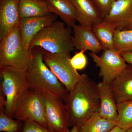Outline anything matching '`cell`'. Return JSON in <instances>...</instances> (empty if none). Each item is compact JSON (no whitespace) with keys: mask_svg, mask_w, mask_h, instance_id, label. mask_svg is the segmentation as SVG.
<instances>
[{"mask_svg":"<svg viewBox=\"0 0 132 132\" xmlns=\"http://www.w3.org/2000/svg\"><path fill=\"white\" fill-rule=\"evenodd\" d=\"M63 100L69 127H76L79 130L92 116L98 112L100 99L98 84L86 74Z\"/></svg>","mask_w":132,"mask_h":132,"instance_id":"6da1fadb","label":"cell"},{"mask_svg":"<svg viewBox=\"0 0 132 132\" xmlns=\"http://www.w3.org/2000/svg\"><path fill=\"white\" fill-rule=\"evenodd\" d=\"M31 51L32 60L27 70L29 88L63 100L68 92L43 61L44 50L36 47Z\"/></svg>","mask_w":132,"mask_h":132,"instance_id":"7a4b0ae2","label":"cell"},{"mask_svg":"<svg viewBox=\"0 0 132 132\" xmlns=\"http://www.w3.org/2000/svg\"><path fill=\"white\" fill-rule=\"evenodd\" d=\"M71 28L63 22L56 21L35 36L29 46V50L38 47L50 53H70L74 49Z\"/></svg>","mask_w":132,"mask_h":132,"instance_id":"3957f363","label":"cell"},{"mask_svg":"<svg viewBox=\"0 0 132 132\" xmlns=\"http://www.w3.org/2000/svg\"><path fill=\"white\" fill-rule=\"evenodd\" d=\"M0 76V100L3 102L5 113L13 118L17 101L29 88L27 70L12 67H1Z\"/></svg>","mask_w":132,"mask_h":132,"instance_id":"277c9868","label":"cell"},{"mask_svg":"<svg viewBox=\"0 0 132 132\" xmlns=\"http://www.w3.org/2000/svg\"><path fill=\"white\" fill-rule=\"evenodd\" d=\"M0 67H12L27 70L32 60V51L22 42L17 24L0 40Z\"/></svg>","mask_w":132,"mask_h":132,"instance_id":"5b68a950","label":"cell"},{"mask_svg":"<svg viewBox=\"0 0 132 132\" xmlns=\"http://www.w3.org/2000/svg\"><path fill=\"white\" fill-rule=\"evenodd\" d=\"M13 118L24 122L35 121L47 128L45 103L40 93L29 88L26 90L16 102Z\"/></svg>","mask_w":132,"mask_h":132,"instance_id":"8992f818","label":"cell"},{"mask_svg":"<svg viewBox=\"0 0 132 132\" xmlns=\"http://www.w3.org/2000/svg\"><path fill=\"white\" fill-rule=\"evenodd\" d=\"M69 53L52 54L44 50L43 61L68 92L74 89L86 74L80 75L72 67Z\"/></svg>","mask_w":132,"mask_h":132,"instance_id":"52a82bcc","label":"cell"},{"mask_svg":"<svg viewBox=\"0 0 132 132\" xmlns=\"http://www.w3.org/2000/svg\"><path fill=\"white\" fill-rule=\"evenodd\" d=\"M90 55L100 68L99 76L102 78V81L109 84H111L128 65L120 52L114 48L104 50L100 56L92 52Z\"/></svg>","mask_w":132,"mask_h":132,"instance_id":"ba28073f","label":"cell"},{"mask_svg":"<svg viewBox=\"0 0 132 132\" xmlns=\"http://www.w3.org/2000/svg\"><path fill=\"white\" fill-rule=\"evenodd\" d=\"M40 93L45 103L47 128L53 132H70L65 105L62 100L47 93Z\"/></svg>","mask_w":132,"mask_h":132,"instance_id":"9c48e42d","label":"cell"},{"mask_svg":"<svg viewBox=\"0 0 132 132\" xmlns=\"http://www.w3.org/2000/svg\"><path fill=\"white\" fill-rule=\"evenodd\" d=\"M57 15L51 14L46 16L21 19L20 22L21 36L27 49L37 34L43 29L56 21Z\"/></svg>","mask_w":132,"mask_h":132,"instance_id":"30bf717a","label":"cell"},{"mask_svg":"<svg viewBox=\"0 0 132 132\" xmlns=\"http://www.w3.org/2000/svg\"><path fill=\"white\" fill-rule=\"evenodd\" d=\"M103 20L112 24L116 30L129 29L132 22V0H116Z\"/></svg>","mask_w":132,"mask_h":132,"instance_id":"8fae6325","label":"cell"},{"mask_svg":"<svg viewBox=\"0 0 132 132\" xmlns=\"http://www.w3.org/2000/svg\"><path fill=\"white\" fill-rule=\"evenodd\" d=\"M72 28V40L74 48L89 50L96 54L103 50L92 27L79 24Z\"/></svg>","mask_w":132,"mask_h":132,"instance_id":"7c38bea8","label":"cell"},{"mask_svg":"<svg viewBox=\"0 0 132 132\" xmlns=\"http://www.w3.org/2000/svg\"><path fill=\"white\" fill-rule=\"evenodd\" d=\"M20 0H0V40L20 23Z\"/></svg>","mask_w":132,"mask_h":132,"instance_id":"4fadbf2b","label":"cell"},{"mask_svg":"<svg viewBox=\"0 0 132 132\" xmlns=\"http://www.w3.org/2000/svg\"><path fill=\"white\" fill-rule=\"evenodd\" d=\"M77 14V22L82 26L92 27L104 19L93 0H71Z\"/></svg>","mask_w":132,"mask_h":132,"instance_id":"5bb4252c","label":"cell"},{"mask_svg":"<svg viewBox=\"0 0 132 132\" xmlns=\"http://www.w3.org/2000/svg\"><path fill=\"white\" fill-rule=\"evenodd\" d=\"M100 95L99 113L108 120L116 123L118 117V106L110 84L102 81L98 84Z\"/></svg>","mask_w":132,"mask_h":132,"instance_id":"9a60e30c","label":"cell"},{"mask_svg":"<svg viewBox=\"0 0 132 132\" xmlns=\"http://www.w3.org/2000/svg\"><path fill=\"white\" fill-rule=\"evenodd\" d=\"M110 85L117 104L132 101V65H128Z\"/></svg>","mask_w":132,"mask_h":132,"instance_id":"2e32d148","label":"cell"},{"mask_svg":"<svg viewBox=\"0 0 132 132\" xmlns=\"http://www.w3.org/2000/svg\"><path fill=\"white\" fill-rule=\"evenodd\" d=\"M50 13L56 15L67 26L72 28L77 22V14L71 0H45Z\"/></svg>","mask_w":132,"mask_h":132,"instance_id":"e0dca14e","label":"cell"},{"mask_svg":"<svg viewBox=\"0 0 132 132\" xmlns=\"http://www.w3.org/2000/svg\"><path fill=\"white\" fill-rule=\"evenodd\" d=\"M19 13L21 19L46 16L51 14L45 1L20 0Z\"/></svg>","mask_w":132,"mask_h":132,"instance_id":"ac0fdd59","label":"cell"},{"mask_svg":"<svg viewBox=\"0 0 132 132\" xmlns=\"http://www.w3.org/2000/svg\"><path fill=\"white\" fill-rule=\"evenodd\" d=\"M92 28L104 50L114 48V37L116 30L114 26L103 20Z\"/></svg>","mask_w":132,"mask_h":132,"instance_id":"d6986e66","label":"cell"},{"mask_svg":"<svg viewBox=\"0 0 132 132\" xmlns=\"http://www.w3.org/2000/svg\"><path fill=\"white\" fill-rule=\"evenodd\" d=\"M116 123L102 117L98 112L92 116L81 127L79 132H110Z\"/></svg>","mask_w":132,"mask_h":132,"instance_id":"ffe728a7","label":"cell"},{"mask_svg":"<svg viewBox=\"0 0 132 132\" xmlns=\"http://www.w3.org/2000/svg\"><path fill=\"white\" fill-rule=\"evenodd\" d=\"M117 106L116 126L126 131L132 127V101L120 102L117 104Z\"/></svg>","mask_w":132,"mask_h":132,"instance_id":"44dd1931","label":"cell"},{"mask_svg":"<svg viewBox=\"0 0 132 132\" xmlns=\"http://www.w3.org/2000/svg\"><path fill=\"white\" fill-rule=\"evenodd\" d=\"M113 48L120 53L132 51V29L115 30Z\"/></svg>","mask_w":132,"mask_h":132,"instance_id":"7402d4cb","label":"cell"},{"mask_svg":"<svg viewBox=\"0 0 132 132\" xmlns=\"http://www.w3.org/2000/svg\"><path fill=\"white\" fill-rule=\"evenodd\" d=\"M20 122L6 114L3 102L0 100V131L19 132L21 127Z\"/></svg>","mask_w":132,"mask_h":132,"instance_id":"603a6c76","label":"cell"},{"mask_svg":"<svg viewBox=\"0 0 132 132\" xmlns=\"http://www.w3.org/2000/svg\"><path fill=\"white\" fill-rule=\"evenodd\" d=\"M85 50H80L70 59L72 67L76 71L81 70L86 67L87 64V59L85 54Z\"/></svg>","mask_w":132,"mask_h":132,"instance_id":"cb8c5ba5","label":"cell"},{"mask_svg":"<svg viewBox=\"0 0 132 132\" xmlns=\"http://www.w3.org/2000/svg\"><path fill=\"white\" fill-rule=\"evenodd\" d=\"M21 132H53L37 122L32 121H28L24 122Z\"/></svg>","mask_w":132,"mask_h":132,"instance_id":"d4e9b609","label":"cell"},{"mask_svg":"<svg viewBox=\"0 0 132 132\" xmlns=\"http://www.w3.org/2000/svg\"><path fill=\"white\" fill-rule=\"evenodd\" d=\"M104 18L108 14L116 0H93Z\"/></svg>","mask_w":132,"mask_h":132,"instance_id":"484cf974","label":"cell"},{"mask_svg":"<svg viewBox=\"0 0 132 132\" xmlns=\"http://www.w3.org/2000/svg\"><path fill=\"white\" fill-rule=\"evenodd\" d=\"M121 56L128 64L132 65V51L121 53Z\"/></svg>","mask_w":132,"mask_h":132,"instance_id":"4316f807","label":"cell"},{"mask_svg":"<svg viewBox=\"0 0 132 132\" xmlns=\"http://www.w3.org/2000/svg\"><path fill=\"white\" fill-rule=\"evenodd\" d=\"M110 132H126V131L116 126Z\"/></svg>","mask_w":132,"mask_h":132,"instance_id":"83f0119b","label":"cell"},{"mask_svg":"<svg viewBox=\"0 0 132 132\" xmlns=\"http://www.w3.org/2000/svg\"><path fill=\"white\" fill-rule=\"evenodd\" d=\"M70 132H79L78 128L76 127H73L72 128Z\"/></svg>","mask_w":132,"mask_h":132,"instance_id":"f1b7e54d","label":"cell"},{"mask_svg":"<svg viewBox=\"0 0 132 132\" xmlns=\"http://www.w3.org/2000/svg\"><path fill=\"white\" fill-rule=\"evenodd\" d=\"M126 132H132V127L128 129V130H126Z\"/></svg>","mask_w":132,"mask_h":132,"instance_id":"f546056e","label":"cell"},{"mask_svg":"<svg viewBox=\"0 0 132 132\" xmlns=\"http://www.w3.org/2000/svg\"><path fill=\"white\" fill-rule=\"evenodd\" d=\"M132 29V22L131 24V25H130V28H129V29Z\"/></svg>","mask_w":132,"mask_h":132,"instance_id":"4dcf8cb0","label":"cell"},{"mask_svg":"<svg viewBox=\"0 0 132 132\" xmlns=\"http://www.w3.org/2000/svg\"><path fill=\"white\" fill-rule=\"evenodd\" d=\"M37 1H45V0H37Z\"/></svg>","mask_w":132,"mask_h":132,"instance_id":"1f68e13d","label":"cell"},{"mask_svg":"<svg viewBox=\"0 0 132 132\" xmlns=\"http://www.w3.org/2000/svg\"></svg>","mask_w":132,"mask_h":132,"instance_id":"d6a6232c","label":"cell"}]
</instances>
